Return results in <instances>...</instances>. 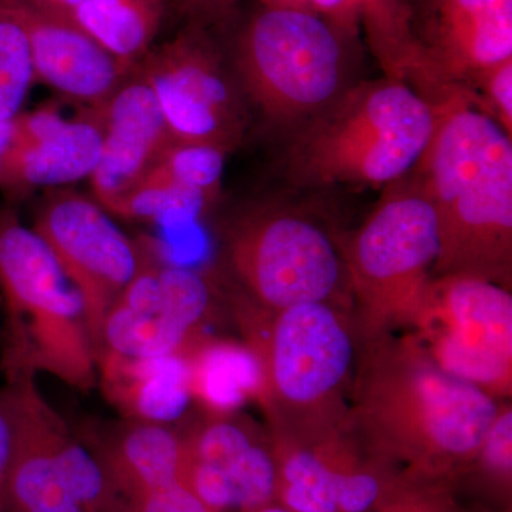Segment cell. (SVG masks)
I'll use <instances>...</instances> for the list:
<instances>
[{
	"mask_svg": "<svg viewBox=\"0 0 512 512\" xmlns=\"http://www.w3.org/2000/svg\"><path fill=\"white\" fill-rule=\"evenodd\" d=\"M249 512H251V511H249Z\"/></svg>",
	"mask_w": 512,
	"mask_h": 512,
	"instance_id": "37",
	"label": "cell"
},
{
	"mask_svg": "<svg viewBox=\"0 0 512 512\" xmlns=\"http://www.w3.org/2000/svg\"><path fill=\"white\" fill-rule=\"evenodd\" d=\"M28 40L36 80L67 100L97 109L134 70L117 62L73 20L29 0H0Z\"/></svg>",
	"mask_w": 512,
	"mask_h": 512,
	"instance_id": "13",
	"label": "cell"
},
{
	"mask_svg": "<svg viewBox=\"0 0 512 512\" xmlns=\"http://www.w3.org/2000/svg\"><path fill=\"white\" fill-rule=\"evenodd\" d=\"M224 468L234 490L235 507L245 511L258 510L274 497L278 468L268 448L255 443Z\"/></svg>",
	"mask_w": 512,
	"mask_h": 512,
	"instance_id": "27",
	"label": "cell"
},
{
	"mask_svg": "<svg viewBox=\"0 0 512 512\" xmlns=\"http://www.w3.org/2000/svg\"><path fill=\"white\" fill-rule=\"evenodd\" d=\"M16 439V399L13 387L0 389V512H5L6 487Z\"/></svg>",
	"mask_w": 512,
	"mask_h": 512,
	"instance_id": "32",
	"label": "cell"
},
{
	"mask_svg": "<svg viewBox=\"0 0 512 512\" xmlns=\"http://www.w3.org/2000/svg\"><path fill=\"white\" fill-rule=\"evenodd\" d=\"M32 228L82 299L97 362L107 313L140 272L146 254L99 202L76 191L47 195Z\"/></svg>",
	"mask_w": 512,
	"mask_h": 512,
	"instance_id": "10",
	"label": "cell"
},
{
	"mask_svg": "<svg viewBox=\"0 0 512 512\" xmlns=\"http://www.w3.org/2000/svg\"><path fill=\"white\" fill-rule=\"evenodd\" d=\"M185 9L192 10V12H210V10L217 9L225 0H181Z\"/></svg>",
	"mask_w": 512,
	"mask_h": 512,
	"instance_id": "35",
	"label": "cell"
},
{
	"mask_svg": "<svg viewBox=\"0 0 512 512\" xmlns=\"http://www.w3.org/2000/svg\"><path fill=\"white\" fill-rule=\"evenodd\" d=\"M10 136H12V121L0 120V171L8 151Z\"/></svg>",
	"mask_w": 512,
	"mask_h": 512,
	"instance_id": "36",
	"label": "cell"
},
{
	"mask_svg": "<svg viewBox=\"0 0 512 512\" xmlns=\"http://www.w3.org/2000/svg\"><path fill=\"white\" fill-rule=\"evenodd\" d=\"M29 2L39 6V8L63 16V18L73 20L74 13L82 5L83 0H29Z\"/></svg>",
	"mask_w": 512,
	"mask_h": 512,
	"instance_id": "33",
	"label": "cell"
},
{
	"mask_svg": "<svg viewBox=\"0 0 512 512\" xmlns=\"http://www.w3.org/2000/svg\"><path fill=\"white\" fill-rule=\"evenodd\" d=\"M224 241L232 278L262 311L336 303L349 286L345 249L319 218L296 205H252L232 220Z\"/></svg>",
	"mask_w": 512,
	"mask_h": 512,
	"instance_id": "8",
	"label": "cell"
},
{
	"mask_svg": "<svg viewBox=\"0 0 512 512\" xmlns=\"http://www.w3.org/2000/svg\"><path fill=\"white\" fill-rule=\"evenodd\" d=\"M439 220L412 173L383 188L375 210L345 249L363 338L412 325L434 278Z\"/></svg>",
	"mask_w": 512,
	"mask_h": 512,
	"instance_id": "7",
	"label": "cell"
},
{
	"mask_svg": "<svg viewBox=\"0 0 512 512\" xmlns=\"http://www.w3.org/2000/svg\"><path fill=\"white\" fill-rule=\"evenodd\" d=\"M0 288L9 316L10 376L46 372L92 389L96 353L79 293L35 229L0 212Z\"/></svg>",
	"mask_w": 512,
	"mask_h": 512,
	"instance_id": "6",
	"label": "cell"
},
{
	"mask_svg": "<svg viewBox=\"0 0 512 512\" xmlns=\"http://www.w3.org/2000/svg\"><path fill=\"white\" fill-rule=\"evenodd\" d=\"M431 104L436 130L410 173L439 220L434 276H474L510 286L512 137L477 109L466 90Z\"/></svg>",
	"mask_w": 512,
	"mask_h": 512,
	"instance_id": "1",
	"label": "cell"
},
{
	"mask_svg": "<svg viewBox=\"0 0 512 512\" xmlns=\"http://www.w3.org/2000/svg\"><path fill=\"white\" fill-rule=\"evenodd\" d=\"M232 70L249 111L279 140L362 80L329 23L309 10L281 6L249 22Z\"/></svg>",
	"mask_w": 512,
	"mask_h": 512,
	"instance_id": "5",
	"label": "cell"
},
{
	"mask_svg": "<svg viewBox=\"0 0 512 512\" xmlns=\"http://www.w3.org/2000/svg\"><path fill=\"white\" fill-rule=\"evenodd\" d=\"M242 305V303H239ZM255 306V305H254ZM249 345L261 369L258 399L276 436L316 444L348 429L359 342L336 303H308L265 312L258 322L242 305Z\"/></svg>",
	"mask_w": 512,
	"mask_h": 512,
	"instance_id": "4",
	"label": "cell"
},
{
	"mask_svg": "<svg viewBox=\"0 0 512 512\" xmlns=\"http://www.w3.org/2000/svg\"><path fill=\"white\" fill-rule=\"evenodd\" d=\"M423 55L441 82L473 92L484 73L512 59V0H440Z\"/></svg>",
	"mask_w": 512,
	"mask_h": 512,
	"instance_id": "16",
	"label": "cell"
},
{
	"mask_svg": "<svg viewBox=\"0 0 512 512\" xmlns=\"http://www.w3.org/2000/svg\"><path fill=\"white\" fill-rule=\"evenodd\" d=\"M103 126L99 107L66 117L56 104L22 111L0 171V190L23 195L89 180L99 163Z\"/></svg>",
	"mask_w": 512,
	"mask_h": 512,
	"instance_id": "12",
	"label": "cell"
},
{
	"mask_svg": "<svg viewBox=\"0 0 512 512\" xmlns=\"http://www.w3.org/2000/svg\"><path fill=\"white\" fill-rule=\"evenodd\" d=\"M153 90L174 140L237 150L251 111L234 70L197 35L178 36L136 67Z\"/></svg>",
	"mask_w": 512,
	"mask_h": 512,
	"instance_id": "11",
	"label": "cell"
},
{
	"mask_svg": "<svg viewBox=\"0 0 512 512\" xmlns=\"http://www.w3.org/2000/svg\"><path fill=\"white\" fill-rule=\"evenodd\" d=\"M363 342L348 417L359 436L413 460L476 457L500 412L495 397L443 372L414 338Z\"/></svg>",
	"mask_w": 512,
	"mask_h": 512,
	"instance_id": "2",
	"label": "cell"
},
{
	"mask_svg": "<svg viewBox=\"0 0 512 512\" xmlns=\"http://www.w3.org/2000/svg\"><path fill=\"white\" fill-rule=\"evenodd\" d=\"M217 201L160 178L146 177L109 214L124 220L191 224L210 214Z\"/></svg>",
	"mask_w": 512,
	"mask_h": 512,
	"instance_id": "22",
	"label": "cell"
},
{
	"mask_svg": "<svg viewBox=\"0 0 512 512\" xmlns=\"http://www.w3.org/2000/svg\"><path fill=\"white\" fill-rule=\"evenodd\" d=\"M160 0H83L74 22L128 70L146 59L161 20Z\"/></svg>",
	"mask_w": 512,
	"mask_h": 512,
	"instance_id": "20",
	"label": "cell"
},
{
	"mask_svg": "<svg viewBox=\"0 0 512 512\" xmlns=\"http://www.w3.org/2000/svg\"><path fill=\"white\" fill-rule=\"evenodd\" d=\"M92 450L123 500L188 485L187 444L168 424L127 421L104 434Z\"/></svg>",
	"mask_w": 512,
	"mask_h": 512,
	"instance_id": "17",
	"label": "cell"
},
{
	"mask_svg": "<svg viewBox=\"0 0 512 512\" xmlns=\"http://www.w3.org/2000/svg\"><path fill=\"white\" fill-rule=\"evenodd\" d=\"M185 357L190 366L191 396L215 416H225L258 397L261 369L248 346L204 343L195 345Z\"/></svg>",
	"mask_w": 512,
	"mask_h": 512,
	"instance_id": "19",
	"label": "cell"
},
{
	"mask_svg": "<svg viewBox=\"0 0 512 512\" xmlns=\"http://www.w3.org/2000/svg\"><path fill=\"white\" fill-rule=\"evenodd\" d=\"M382 484L370 473L338 471L335 503L339 512H367L379 500Z\"/></svg>",
	"mask_w": 512,
	"mask_h": 512,
	"instance_id": "30",
	"label": "cell"
},
{
	"mask_svg": "<svg viewBox=\"0 0 512 512\" xmlns=\"http://www.w3.org/2000/svg\"><path fill=\"white\" fill-rule=\"evenodd\" d=\"M55 451L64 484L84 511L120 512L123 498L99 458L70 433L63 420L56 429Z\"/></svg>",
	"mask_w": 512,
	"mask_h": 512,
	"instance_id": "23",
	"label": "cell"
},
{
	"mask_svg": "<svg viewBox=\"0 0 512 512\" xmlns=\"http://www.w3.org/2000/svg\"><path fill=\"white\" fill-rule=\"evenodd\" d=\"M471 93L477 109L512 137V59L484 73Z\"/></svg>",
	"mask_w": 512,
	"mask_h": 512,
	"instance_id": "28",
	"label": "cell"
},
{
	"mask_svg": "<svg viewBox=\"0 0 512 512\" xmlns=\"http://www.w3.org/2000/svg\"><path fill=\"white\" fill-rule=\"evenodd\" d=\"M229 154L215 144L173 138L146 177L170 181L218 202Z\"/></svg>",
	"mask_w": 512,
	"mask_h": 512,
	"instance_id": "24",
	"label": "cell"
},
{
	"mask_svg": "<svg viewBox=\"0 0 512 512\" xmlns=\"http://www.w3.org/2000/svg\"><path fill=\"white\" fill-rule=\"evenodd\" d=\"M35 82L25 33L0 5V120L12 121L22 113Z\"/></svg>",
	"mask_w": 512,
	"mask_h": 512,
	"instance_id": "25",
	"label": "cell"
},
{
	"mask_svg": "<svg viewBox=\"0 0 512 512\" xmlns=\"http://www.w3.org/2000/svg\"><path fill=\"white\" fill-rule=\"evenodd\" d=\"M120 512H214L192 493L188 485H174L164 490L123 500Z\"/></svg>",
	"mask_w": 512,
	"mask_h": 512,
	"instance_id": "29",
	"label": "cell"
},
{
	"mask_svg": "<svg viewBox=\"0 0 512 512\" xmlns=\"http://www.w3.org/2000/svg\"><path fill=\"white\" fill-rule=\"evenodd\" d=\"M436 124L433 104L409 83L360 80L282 138V175L302 190L384 188L413 170Z\"/></svg>",
	"mask_w": 512,
	"mask_h": 512,
	"instance_id": "3",
	"label": "cell"
},
{
	"mask_svg": "<svg viewBox=\"0 0 512 512\" xmlns=\"http://www.w3.org/2000/svg\"><path fill=\"white\" fill-rule=\"evenodd\" d=\"M512 412L510 407H504L498 412L490 429L485 434L483 443L477 456L483 457L487 464L495 473H511L512 467Z\"/></svg>",
	"mask_w": 512,
	"mask_h": 512,
	"instance_id": "31",
	"label": "cell"
},
{
	"mask_svg": "<svg viewBox=\"0 0 512 512\" xmlns=\"http://www.w3.org/2000/svg\"><path fill=\"white\" fill-rule=\"evenodd\" d=\"M195 335L167 318L161 309L131 308L116 302L104 320L101 330V353H113L131 359L187 356L194 348Z\"/></svg>",
	"mask_w": 512,
	"mask_h": 512,
	"instance_id": "21",
	"label": "cell"
},
{
	"mask_svg": "<svg viewBox=\"0 0 512 512\" xmlns=\"http://www.w3.org/2000/svg\"><path fill=\"white\" fill-rule=\"evenodd\" d=\"M99 110L103 141L89 183L94 200L109 212L146 178L173 137L153 90L137 69Z\"/></svg>",
	"mask_w": 512,
	"mask_h": 512,
	"instance_id": "14",
	"label": "cell"
},
{
	"mask_svg": "<svg viewBox=\"0 0 512 512\" xmlns=\"http://www.w3.org/2000/svg\"><path fill=\"white\" fill-rule=\"evenodd\" d=\"M293 2H308L311 3L313 8L323 10V12L336 13L346 9V6L349 8L352 0H279L276 6L291 8Z\"/></svg>",
	"mask_w": 512,
	"mask_h": 512,
	"instance_id": "34",
	"label": "cell"
},
{
	"mask_svg": "<svg viewBox=\"0 0 512 512\" xmlns=\"http://www.w3.org/2000/svg\"><path fill=\"white\" fill-rule=\"evenodd\" d=\"M16 439L5 512H86L64 484L55 451L60 416L37 389L33 373L10 376Z\"/></svg>",
	"mask_w": 512,
	"mask_h": 512,
	"instance_id": "15",
	"label": "cell"
},
{
	"mask_svg": "<svg viewBox=\"0 0 512 512\" xmlns=\"http://www.w3.org/2000/svg\"><path fill=\"white\" fill-rule=\"evenodd\" d=\"M183 436L190 464L218 467H228L256 443L254 434L245 424L224 419V416H217Z\"/></svg>",
	"mask_w": 512,
	"mask_h": 512,
	"instance_id": "26",
	"label": "cell"
},
{
	"mask_svg": "<svg viewBox=\"0 0 512 512\" xmlns=\"http://www.w3.org/2000/svg\"><path fill=\"white\" fill-rule=\"evenodd\" d=\"M416 342L443 372L491 396L512 382V296L466 275L434 276L414 318Z\"/></svg>",
	"mask_w": 512,
	"mask_h": 512,
	"instance_id": "9",
	"label": "cell"
},
{
	"mask_svg": "<svg viewBox=\"0 0 512 512\" xmlns=\"http://www.w3.org/2000/svg\"><path fill=\"white\" fill-rule=\"evenodd\" d=\"M97 375L107 397L131 420L168 424L192 397L190 366L181 355L131 359L101 353Z\"/></svg>",
	"mask_w": 512,
	"mask_h": 512,
	"instance_id": "18",
	"label": "cell"
}]
</instances>
